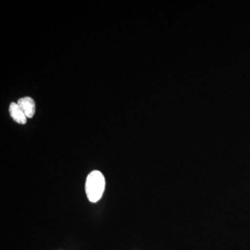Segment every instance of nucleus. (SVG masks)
Segmentation results:
<instances>
[{
    "label": "nucleus",
    "mask_w": 250,
    "mask_h": 250,
    "mask_svg": "<svg viewBox=\"0 0 250 250\" xmlns=\"http://www.w3.org/2000/svg\"><path fill=\"white\" fill-rule=\"evenodd\" d=\"M18 104L21 106L22 111L25 113L27 118H31L35 114V102L29 97H24L18 100Z\"/></svg>",
    "instance_id": "f03ea898"
},
{
    "label": "nucleus",
    "mask_w": 250,
    "mask_h": 250,
    "mask_svg": "<svg viewBox=\"0 0 250 250\" xmlns=\"http://www.w3.org/2000/svg\"><path fill=\"white\" fill-rule=\"evenodd\" d=\"M104 176L98 170H93L87 177L85 181V193L88 200L92 203H96L103 197L104 192Z\"/></svg>",
    "instance_id": "f257e3e1"
},
{
    "label": "nucleus",
    "mask_w": 250,
    "mask_h": 250,
    "mask_svg": "<svg viewBox=\"0 0 250 250\" xmlns=\"http://www.w3.org/2000/svg\"><path fill=\"white\" fill-rule=\"evenodd\" d=\"M9 113L13 120L18 124L24 125L27 123V116L18 103H12L10 104Z\"/></svg>",
    "instance_id": "7ed1b4c3"
}]
</instances>
